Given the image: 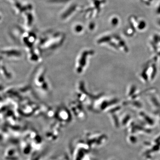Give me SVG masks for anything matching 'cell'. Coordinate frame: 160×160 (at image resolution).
<instances>
[{"label": "cell", "mask_w": 160, "mask_h": 160, "mask_svg": "<svg viewBox=\"0 0 160 160\" xmlns=\"http://www.w3.org/2000/svg\"><path fill=\"white\" fill-rule=\"evenodd\" d=\"M71 110L72 111L74 114H76L77 116L82 117L85 114V112L84 111L82 107L80 105L78 104L76 102H71L70 105Z\"/></svg>", "instance_id": "2"}, {"label": "cell", "mask_w": 160, "mask_h": 160, "mask_svg": "<svg viewBox=\"0 0 160 160\" xmlns=\"http://www.w3.org/2000/svg\"><path fill=\"white\" fill-rule=\"evenodd\" d=\"M89 57H88L87 54H81L78 58L76 63V71L78 74H80L84 71L87 65Z\"/></svg>", "instance_id": "1"}]
</instances>
